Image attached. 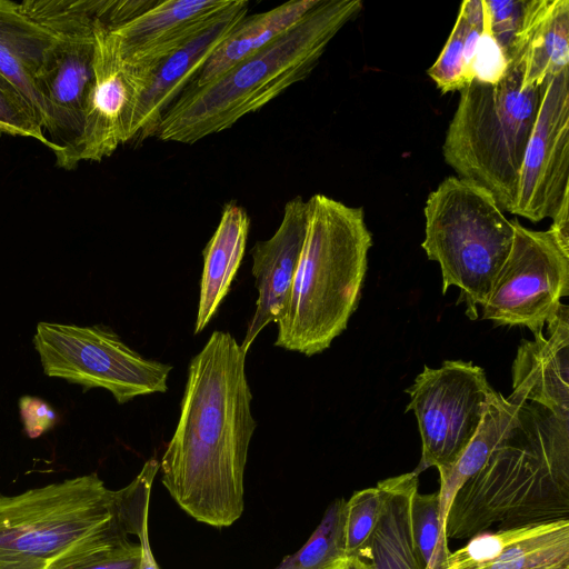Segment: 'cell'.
I'll use <instances>...</instances> for the list:
<instances>
[{
  "mask_svg": "<svg viewBox=\"0 0 569 569\" xmlns=\"http://www.w3.org/2000/svg\"><path fill=\"white\" fill-rule=\"evenodd\" d=\"M247 352L216 330L190 360L180 416L159 461L161 482L199 522L229 527L244 509V469L257 422Z\"/></svg>",
  "mask_w": 569,
  "mask_h": 569,
  "instance_id": "6da1fadb",
  "label": "cell"
},
{
  "mask_svg": "<svg viewBox=\"0 0 569 569\" xmlns=\"http://www.w3.org/2000/svg\"><path fill=\"white\" fill-rule=\"evenodd\" d=\"M158 471V462L149 459L119 490L107 488L93 472L0 493V569H59L138 536L148 523Z\"/></svg>",
  "mask_w": 569,
  "mask_h": 569,
  "instance_id": "7a4b0ae2",
  "label": "cell"
},
{
  "mask_svg": "<svg viewBox=\"0 0 569 569\" xmlns=\"http://www.w3.org/2000/svg\"><path fill=\"white\" fill-rule=\"evenodd\" d=\"M569 420L523 402L490 457L455 495L447 539L569 519Z\"/></svg>",
  "mask_w": 569,
  "mask_h": 569,
  "instance_id": "3957f363",
  "label": "cell"
},
{
  "mask_svg": "<svg viewBox=\"0 0 569 569\" xmlns=\"http://www.w3.org/2000/svg\"><path fill=\"white\" fill-rule=\"evenodd\" d=\"M361 9L360 0H319L289 30L213 81L186 88L163 112L153 136L192 144L229 129L307 78L330 41Z\"/></svg>",
  "mask_w": 569,
  "mask_h": 569,
  "instance_id": "277c9868",
  "label": "cell"
},
{
  "mask_svg": "<svg viewBox=\"0 0 569 569\" xmlns=\"http://www.w3.org/2000/svg\"><path fill=\"white\" fill-rule=\"evenodd\" d=\"M308 202V228L276 347L308 357L330 347L356 310L372 246L361 207L325 194Z\"/></svg>",
  "mask_w": 569,
  "mask_h": 569,
  "instance_id": "5b68a950",
  "label": "cell"
},
{
  "mask_svg": "<svg viewBox=\"0 0 569 569\" xmlns=\"http://www.w3.org/2000/svg\"><path fill=\"white\" fill-rule=\"evenodd\" d=\"M541 87H523L510 67L496 84L472 81L460 91L442 154L459 178L488 190L511 213L525 149L536 120Z\"/></svg>",
  "mask_w": 569,
  "mask_h": 569,
  "instance_id": "8992f818",
  "label": "cell"
},
{
  "mask_svg": "<svg viewBox=\"0 0 569 569\" xmlns=\"http://www.w3.org/2000/svg\"><path fill=\"white\" fill-rule=\"evenodd\" d=\"M423 214L421 247L440 266L442 293L458 287L459 302L476 320L511 250L512 220L488 190L459 177L446 178L429 193Z\"/></svg>",
  "mask_w": 569,
  "mask_h": 569,
  "instance_id": "52a82bcc",
  "label": "cell"
},
{
  "mask_svg": "<svg viewBox=\"0 0 569 569\" xmlns=\"http://www.w3.org/2000/svg\"><path fill=\"white\" fill-rule=\"evenodd\" d=\"M106 0H26L24 13L51 37L36 81L54 156L79 137L93 80L94 27ZM48 138V137H47Z\"/></svg>",
  "mask_w": 569,
  "mask_h": 569,
  "instance_id": "ba28073f",
  "label": "cell"
},
{
  "mask_svg": "<svg viewBox=\"0 0 569 569\" xmlns=\"http://www.w3.org/2000/svg\"><path fill=\"white\" fill-rule=\"evenodd\" d=\"M33 346L44 375L106 389L119 405L168 390L172 366L142 357L104 326L40 321Z\"/></svg>",
  "mask_w": 569,
  "mask_h": 569,
  "instance_id": "9c48e42d",
  "label": "cell"
},
{
  "mask_svg": "<svg viewBox=\"0 0 569 569\" xmlns=\"http://www.w3.org/2000/svg\"><path fill=\"white\" fill-rule=\"evenodd\" d=\"M406 411H413L421 437L417 475L453 465L476 435L496 392L481 367L470 361L446 360L435 369L425 366L405 390Z\"/></svg>",
  "mask_w": 569,
  "mask_h": 569,
  "instance_id": "30bf717a",
  "label": "cell"
},
{
  "mask_svg": "<svg viewBox=\"0 0 569 569\" xmlns=\"http://www.w3.org/2000/svg\"><path fill=\"white\" fill-rule=\"evenodd\" d=\"M513 223L511 250L482 306V319L542 331L569 295V254L549 230Z\"/></svg>",
  "mask_w": 569,
  "mask_h": 569,
  "instance_id": "8fae6325",
  "label": "cell"
},
{
  "mask_svg": "<svg viewBox=\"0 0 569 569\" xmlns=\"http://www.w3.org/2000/svg\"><path fill=\"white\" fill-rule=\"evenodd\" d=\"M569 194V69L549 77L522 157L512 214L551 218Z\"/></svg>",
  "mask_w": 569,
  "mask_h": 569,
  "instance_id": "7c38bea8",
  "label": "cell"
},
{
  "mask_svg": "<svg viewBox=\"0 0 569 569\" xmlns=\"http://www.w3.org/2000/svg\"><path fill=\"white\" fill-rule=\"evenodd\" d=\"M138 83L137 73L121 60L100 14L94 27L93 80L84 104L82 129L68 149L56 154L58 167L73 170L80 161H101L129 141Z\"/></svg>",
  "mask_w": 569,
  "mask_h": 569,
  "instance_id": "4fadbf2b",
  "label": "cell"
},
{
  "mask_svg": "<svg viewBox=\"0 0 569 569\" xmlns=\"http://www.w3.org/2000/svg\"><path fill=\"white\" fill-rule=\"evenodd\" d=\"M249 2L231 0L218 18L197 37L173 51L140 78L128 129V139L143 140L153 136L163 112L196 78L214 51L247 17Z\"/></svg>",
  "mask_w": 569,
  "mask_h": 569,
  "instance_id": "5bb4252c",
  "label": "cell"
},
{
  "mask_svg": "<svg viewBox=\"0 0 569 569\" xmlns=\"http://www.w3.org/2000/svg\"><path fill=\"white\" fill-rule=\"evenodd\" d=\"M231 0H156L139 16L108 26L121 60L147 71L208 28Z\"/></svg>",
  "mask_w": 569,
  "mask_h": 569,
  "instance_id": "9a60e30c",
  "label": "cell"
},
{
  "mask_svg": "<svg viewBox=\"0 0 569 569\" xmlns=\"http://www.w3.org/2000/svg\"><path fill=\"white\" fill-rule=\"evenodd\" d=\"M308 228V202L300 196L288 201L281 222L267 240L251 249L258 299L241 348L248 352L260 331L284 315Z\"/></svg>",
  "mask_w": 569,
  "mask_h": 569,
  "instance_id": "2e32d148",
  "label": "cell"
},
{
  "mask_svg": "<svg viewBox=\"0 0 569 569\" xmlns=\"http://www.w3.org/2000/svg\"><path fill=\"white\" fill-rule=\"evenodd\" d=\"M546 337L522 340L512 365L509 399L533 402L569 420V308L560 303L547 321Z\"/></svg>",
  "mask_w": 569,
  "mask_h": 569,
  "instance_id": "e0dca14e",
  "label": "cell"
},
{
  "mask_svg": "<svg viewBox=\"0 0 569 569\" xmlns=\"http://www.w3.org/2000/svg\"><path fill=\"white\" fill-rule=\"evenodd\" d=\"M508 58L523 87H541L547 78L569 69V1L528 0Z\"/></svg>",
  "mask_w": 569,
  "mask_h": 569,
  "instance_id": "ac0fdd59",
  "label": "cell"
},
{
  "mask_svg": "<svg viewBox=\"0 0 569 569\" xmlns=\"http://www.w3.org/2000/svg\"><path fill=\"white\" fill-rule=\"evenodd\" d=\"M382 496V510L360 558L370 569H427L416 547L411 503L419 488L415 471L383 479L377 483Z\"/></svg>",
  "mask_w": 569,
  "mask_h": 569,
  "instance_id": "d6986e66",
  "label": "cell"
},
{
  "mask_svg": "<svg viewBox=\"0 0 569 569\" xmlns=\"http://www.w3.org/2000/svg\"><path fill=\"white\" fill-rule=\"evenodd\" d=\"M250 218L236 202L224 204L219 224L207 242L200 280L194 333L201 332L230 290L244 256Z\"/></svg>",
  "mask_w": 569,
  "mask_h": 569,
  "instance_id": "ffe728a7",
  "label": "cell"
},
{
  "mask_svg": "<svg viewBox=\"0 0 569 569\" xmlns=\"http://www.w3.org/2000/svg\"><path fill=\"white\" fill-rule=\"evenodd\" d=\"M51 44L49 33L29 18L20 2L0 0V73L31 104L43 126V108L36 81Z\"/></svg>",
  "mask_w": 569,
  "mask_h": 569,
  "instance_id": "44dd1931",
  "label": "cell"
},
{
  "mask_svg": "<svg viewBox=\"0 0 569 569\" xmlns=\"http://www.w3.org/2000/svg\"><path fill=\"white\" fill-rule=\"evenodd\" d=\"M319 0L284 2L268 11L244 17L210 57L187 88L202 87L258 51L295 26Z\"/></svg>",
  "mask_w": 569,
  "mask_h": 569,
  "instance_id": "7402d4cb",
  "label": "cell"
},
{
  "mask_svg": "<svg viewBox=\"0 0 569 569\" xmlns=\"http://www.w3.org/2000/svg\"><path fill=\"white\" fill-rule=\"evenodd\" d=\"M522 403L505 398L496 391L476 435L467 448L453 465L439 470V512L443 531L446 516L455 495L486 463L496 446L516 420L519 407Z\"/></svg>",
  "mask_w": 569,
  "mask_h": 569,
  "instance_id": "603a6c76",
  "label": "cell"
},
{
  "mask_svg": "<svg viewBox=\"0 0 569 569\" xmlns=\"http://www.w3.org/2000/svg\"><path fill=\"white\" fill-rule=\"evenodd\" d=\"M486 21L483 0H465L436 61L427 70L442 94L461 91L472 82L470 63Z\"/></svg>",
  "mask_w": 569,
  "mask_h": 569,
  "instance_id": "cb8c5ba5",
  "label": "cell"
},
{
  "mask_svg": "<svg viewBox=\"0 0 569 569\" xmlns=\"http://www.w3.org/2000/svg\"><path fill=\"white\" fill-rule=\"evenodd\" d=\"M345 505L346 499H336L307 542L276 569H332L346 559Z\"/></svg>",
  "mask_w": 569,
  "mask_h": 569,
  "instance_id": "d4e9b609",
  "label": "cell"
},
{
  "mask_svg": "<svg viewBox=\"0 0 569 569\" xmlns=\"http://www.w3.org/2000/svg\"><path fill=\"white\" fill-rule=\"evenodd\" d=\"M562 520V519H561ZM560 520L483 531L450 552L441 569H486L498 562L515 545L552 529Z\"/></svg>",
  "mask_w": 569,
  "mask_h": 569,
  "instance_id": "484cf974",
  "label": "cell"
},
{
  "mask_svg": "<svg viewBox=\"0 0 569 569\" xmlns=\"http://www.w3.org/2000/svg\"><path fill=\"white\" fill-rule=\"evenodd\" d=\"M569 566V519L507 550L486 569H557Z\"/></svg>",
  "mask_w": 569,
  "mask_h": 569,
  "instance_id": "4316f807",
  "label": "cell"
},
{
  "mask_svg": "<svg viewBox=\"0 0 569 569\" xmlns=\"http://www.w3.org/2000/svg\"><path fill=\"white\" fill-rule=\"evenodd\" d=\"M439 493L417 491L411 503V525L416 547L427 569H441L451 552L440 525Z\"/></svg>",
  "mask_w": 569,
  "mask_h": 569,
  "instance_id": "83f0119b",
  "label": "cell"
},
{
  "mask_svg": "<svg viewBox=\"0 0 569 569\" xmlns=\"http://www.w3.org/2000/svg\"><path fill=\"white\" fill-rule=\"evenodd\" d=\"M382 510L379 487L355 491L345 505V550L347 558L359 557L376 529Z\"/></svg>",
  "mask_w": 569,
  "mask_h": 569,
  "instance_id": "f1b7e54d",
  "label": "cell"
},
{
  "mask_svg": "<svg viewBox=\"0 0 569 569\" xmlns=\"http://www.w3.org/2000/svg\"><path fill=\"white\" fill-rule=\"evenodd\" d=\"M0 129L9 136L33 138L53 151V146L47 138L42 121L34 109L1 73Z\"/></svg>",
  "mask_w": 569,
  "mask_h": 569,
  "instance_id": "f546056e",
  "label": "cell"
},
{
  "mask_svg": "<svg viewBox=\"0 0 569 569\" xmlns=\"http://www.w3.org/2000/svg\"><path fill=\"white\" fill-rule=\"evenodd\" d=\"M509 68V59L491 32L486 11V21L478 37L470 63L472 81L496 84L506 77Z\"/></svg>",
  "mask_w": 569,
  "mask_h": 569,
  "instance_id": "4dcf8cb0",
  "label": "cell"
},
{
  "mask_svg": "<svg viewBox=\"0 0 569 569\" xmlns=\"http://www.w3.org/2000/svg\"><path fill=\"white\" fill-rule=\"evenodd\" d=\"M527 6L528 0H485L489 27L507 57L522 27Z\"/></svg>",
  "mask_w": 569,
  "mask_h": 569,
  "instance_id": "1f68e13d",
  "label": "cell"
},
{
  "mask_svg": "<svg viewBox=\"0 0 569 569\" xmlns=\"http://www.w3.org/2000/svg\"><path fill=\"white\" fill-rule=\"evenodd\" d=\"M141 560L140 542L128 540L74 559L59 569H140Z\"/></svg>",
  "mask_w": 569,
  "mask_h": 569,
  "instance_id": "d6a6232c",
  "label": "cell"
},
{
  "mask_svg": "<svg viewBox=\"0 0 569 569\" xmlns=\"http://www.w3.org/2000/svg\"><path fill=\"white\" fill-rule=\"evenodd\" d=\"M19 410L24 431L30 438H38L49 431L58 420L54 409L48 402L37 397H21Z\"/></svg>",
  "mask_w": 569,
  "mask_h": 569,
  "instance_id": "836d02e7",
  "label": "cell"
},
{
  "mask_svg": "<svg viewBox=\"0 0 569 569\" xmlns=\"http://www.w3.org/2000/svg\"><path fill=\"white\" fill-rule=\"evenodd\" d=\"M551 219L549 231L563 252L569 254V194L563 198Z\"/></svg>",
  "mask_w": 569,
  "mask_h": 569,
  "instance_id": "e575fe53",
  "label": "cell"
},
{
  "mask_svg": "<svg viewBox=\"0 0 569 569\" xmlns=\"http://www.w3.org/2000/svg\"><path fill=\"white\" fill-rule=\"evenodd\" d=\"M142 548V560L140 569H160L151 550L148 525H146L137 536Z\"/></svg>",
  "mask_w": 569,
  "mask_h": 569,
  "instance_id": "d590c367",
  "label": "cell"
},
{
  "mask_svg": "<svg viewBox=\"0 0 569 569\" xmlns=\"http://www.w3.org/2000/svg\"><path fill=\"white\" fill-rule=\"evenodd\" d=\"M332 569H370V566L362 558L356 557L341 560Z\"/></svg>",
  "mask_w": 569,
  "mask_h": 569,
  "instance_id": "8d00e7d4",
  "label": "cell"
},
{
  "mask_svg": "<svg viewBox=\"0 0 569 569\" xmlns=\"http://www.w3.org/2000/svg\"><path fill=\"white\" fill-rule=\"evenodd\" d=\"M557 569H569V566L557 568Z\"/></svg>",
  "mask_w": 569,
  "mask_h": 569,
  "instance_id": "74e56055",
  "label": "cell"
},
{
  "mask_svg": "<svg viewBox=\"0 0 569 569\" xmlns=\"http://www.w3.org/2000/svg\"><path fill=\"white\" fill-rule=\"evenodd\" d=\"M2 134H3V131L0 129V138L2 137Z\"/></svg>",
  "mask_w": 569,
  "mask_h": 569,
  "instance_id": "f35d334b",
  "label": "cell"
}]
</instances>
